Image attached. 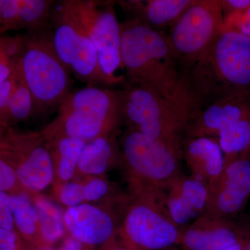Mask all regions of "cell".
<instances>
[{"instance_id":"6da1fadb","label":"cell","mask_w":250,"mask_h":250,"mask_svg":"<svg viewBox=\"0 0 250 250\" xmlns=\"http://www.w3.org/2000/svg\"><path fill=\"white\" fill-rule=\"evenodd\" d=\"M121 26L126 85L152 90L187 110L194 118L198 108L167 35L137 19Z\"/></svg>"},{"instance_id":"7a4b0ae2","label":"cell","mask_w":250,"mask_h":250,"mask_svg":"<svg viewBox=\"0 0 250 250\" xmlns=\"http://www.w3.org/2000/svg\"><path fill=\"white\" fill-rule=\"evenodd\" d=\"M184 71L199 111L206 103L250 93V38L223 29Z\"/></svg>"},{"instance_id":"3957f363","label":"cell","mask_w":250,"mask_h":250,"mask_svg":"<svg viewBox=\"0 0 250 250\" xmlns=\"http://www.w3.org/2000/svg\"><path fill=\"white\" fill-rule=\"evenodd\" d=\"M122 121L121 91L88 86L70 92L41 132L46 141L68 136L88 142L113 134Z\"/></svg>"},{"instance_id":"277c9868","label":"cell","mask_w":250,"mask_h":250,"mask_svg":"<svg viewBox=\"0 0 250 250\" xmlns=\"http://www.w3.org/2000/svg\"><path fill=\"white\" fill-rule=\"evenodd\" d=\"M182 147L126 130L121 143V165L131 195H159L164 188L182 175Z\"/></svg>"},{"instance_id":"5b68a950","label":"cell","mask_w":250,"mask_h":250,"mask_svg":"<svg viewBox=\"0 0 250 250\" xmlns=\"http://www.w3.org/2000/svg\"><path fill=\"white\" fill-rule=\"evenodd\" d=\"M122 118L128 129L152 141L182 147L190 112L139 85H126L122 90Z\"/></svg>"},{"instance_id":"8992f818","label":"cell","mask_w":250,"mask_h":250,"mask_svg":"<svg viewBox=\"0 0 250 250\" xmlns=\"http://www.w3.org/2000/svg\"><path fill=\"white\" fill-rule=\"evenodd\" d=\"M16 67L32 94L36 111L59 108L70 93V72L43 32L24 37Z\"/></svg>"},{"instance_id":"52a82bcc","label":"cell","mask_w":250,"mask_h":250,"mask_svg":"<svg viewBox=\"0 0 250 250\" xmlns=\"http://www.w3.org/2000/svg\"><path fill=\"white\" fill-rule=\"evenodd\" d=\"M49 25V41L70 73L88 86L113 84L100 69L96 50L72 0L62 1L57 9L52 8Z\"/></svg>"},{"instance_id":"ba28073f","label":"cell","mask_w":250,"mask_h":250,"mask_svg":"<svg viewBox=\"0 0 250 250\" xmlns=\"http://www.w3.org/2000/svg\"><path fill=\"white\" fill-rule=\"evenodd\" d=\"M120 229L137 250H164L180 243L182 230L167 215L159 195H131Z\"/></svg>"},{"instance_id":"9c48e42d","label":"cell","mask_w":250,"mask_h":250,"mask_svg":"<svg viewBox=\"0 0 250 250\" xmlns=\"http://www.w3.org/2000/svg\"><path fill=\"white\" fill-rule=\"evenodd\" d=\"M0 159L14 169L30 191L38 193L53 181L50 152L41 132L14 126L0 129Z\"/></svg>"},{"instance_id":"30bf717a","label":"cell","mask_w":250,"mask_h":250,"mask_svg":"<svg viewBox=\"0 0 250 250\" xmlns=\"http://www.w3.org/2000/svg\"><path fill=\"white\" fill-rule=\"evenodd\" d=\"M224 16L217 0H193L170 27L167 35L182 65H188L223 29Z\"/></svg>"},{"instance_id":"8fae6325","label":"cell","mask_w":250,"mask_h":250,"mask_svg":"<svg viewBox=\"0 0 250 250\" xmlns=\"http://www.w3.org/2000/svg\"><path fill=\"white\" fill-rule=\"evenodd\" d=\"M77 14L93 42L102 72L113 84L124 83L116 72L123 69L121 26L110 3L72 0Z\"/></svg>"},{"instance_id":"7c38bea8","label":"cell","mask_w":250,"mask_h":250,"mask_svg":"<svg viewBox=\"0 0 250 250\" xmlns=\"http://www.w3.org/2000/svg\"><path fill=\"white\" fill-rule=\"evenodd\" d=\"M205 215L231 219L244 208L250 197V149L225 157L223 172L208 187Z\"/></svg>"},{"instance_id":"4fadbf2b","label":"cell","mask_w":250,"mask_h":250,"mask_svg":"<svg viewBox=\"0 0 250 250\" xmlns=\"http://www.w3.org/2000/svg\"><path fill=\"white\" fill-rule=\"evenodd\" d=\"M126 197L121 194L103 205L83 204L67 207L62 214L67 234L89 246H102L120 228L118 217L122 218L123 213H116L115 207Z\"/></svg>"},{"instance_id":"5bb4252c","label":"cell","mask_w":250,"mask_h":250,"mask_svg":"<svg viewBox=\"0 0 250 250\" xmlns=\"http://www.w3.org/2000/svg\"><path fill=\"white\" fill-rule=\"evenodd\" d=\"M159 198L167 215L182 229L205 214L208 188L182 174L161 190Z\"/></svg>"},{"instance_id":"9a60e30c","label":"cell","mask_w":250,"mask_h":250,"mask_svg":"<svg viewBox=\"0 0 250 250\" xmlns=\"http://www.w3.org/2000/svg\"><path fill=\"white\" fill-rule=\"evenodd\" d=\"M250 116V93L235 94L217 100L200 110L186 129L185 139L216 138L224 127ZM184 139V140H185Z\"/></svg>"},{"instance_id":"2e32d148","label":"cell","mask_w":250,"mask_h":250,"mask_svg":"<svg viewBox=\"0 0 250 250\" xmlns=\"http://www.w3.org/2000/svg\"><path fill=\"white\" fill-rule=\"evenodd\" d=\"M243 238L241 226L231 219L204 214L182 229L179 245L184 250H223Z\"/></svg>"},{"instance_id":"e0dca14e","label":"cell","mask_w":250,"mask_h":250,"mask_svg":"<svg viewBox=\"0 0 250 250\" xmlns=\"http://www.w3.org/2000/svg\"><path fill=\"white\" fill-rule=\"evenodd\" d=\"M182 159L190 176L207 187L223 172L225 156L216 138L200 137L184 140Z\"/></svg>"},{"instance_id":"ac0fdd59","label":"cell","mask_w":250,"mask_h":250,"mask_svg":"<svg viewBox=\"0 0 250 250\" xmlns=\"http://www.w3.org/2000/svg\"><path fill=\"white\" fill-rule=\"evenodd\" d=\"M121 148L113 134L88 141L82 149L74 179L104 176L108 171L121 165Z\"/></svg>"},{"instance_id":"d6986e66","label":"cell","mask_w":250,"mask_h":250,"mask_svg":"<svg viewBox=\"0 0 250 250\" xmlns=\"http://www.w3.org/2000/svg\"><path fill=\"white\" fill-rule=\"evenodd\" d=\"M45 141L52 159L54 173L52 184L57 197L62 186L75 178L81 154L86 142L68 136Z\"/></svg>"},{"instance_id":"ffe728a7","label":"cell","mask_w":250,"mask_h":250,"mask_svg":"<svg viewBox=\"0 0 250 250\" xmlns=\"http://www.w3.org/2000/svg\"><path fill=\"white\" fill-rule=\"evenodd\" d=\"M193 0H147L129 1L125 3L139 20L154 29L171 27Z\"/></svg>"},{"instance_id":"44dd1931","label":"cell","mask_w":250,"mask_h":250,"mask_svg":"<svg viewBox=\"0 0 250 250\" xmlns=\"http://www.w3.org/2000/svg\"><path fill=\"white\" fill-rule=\"evenodd\" d=\"M9 200L14 229L18 234L36 250L49 248L42 236L39 216L30 197L10 195Z\"/></svg>"},{"instance_id":"7402d4cb","label":"cell","mask_w":250,"mask_h":250,"mask_svg":"<svg viewBox=\"0 0 250 250\" xmlns=\"http://www.w3.org/2000/svg\"><path fill=\"white\" fill-rule=\"evenodd\" d=\"M31 200L37 212L45 243L49 248H53L55 243L65 237L66 230L62 211L40 192L33 195Z\"/></svg>"},{"instance_id":"603a6c76","label":"cell","mask_w":250,"mask_h":250,"mask_svg":"<svg viewBox=\"0 0 250 250\" xmlns=\"http://www.w3.org/2000/svg\"><path fill=\"white\" fill-rule=\"evenodd\" d=\"M13 75L15 78V85L8 106L5 126H14L18 123L27 121L36 111L32 94L17 67H15Z\"/></svg>"},{"instance_id":"cb8c5ba5","label":"cell","mask_w":250,"mask_h":250,"mask_svg":"<svg viewBox=\"0 0 250 250\" xmlns=\"http://www.w3.org/2000/svg\"><path fill=\"white\" fill-rule=\"evenodd\" d=\"M217 139L225 157H235L250 149V116L227 125Z\"/></svg>"},{"instance_id":"d4e9b609","label":"cell","mask_w":250,"mask_h":250,"mask_svg":"<svg viewBox=\"0 0 250 250\" xmlns=\"http://www.w3.org/2000/svg\"><path fill=\"white\" fill-rule=\"evenodd\" d=\"M54 1L49 0H21L20 28L31 34L43 32L49 24Z\"/></svg>"},{"instance_id":"484cf974","label":"cell","mask_w":250,"mask_h":250,"mask_svg":"<svg viewBox=\"0 0 250 250\" xmlns=\"http://www.w3.org/2000/svg\"><path fill=\"white\" fill-rule=\"evenodd\" d=\"M0 192L9 195H27L31 197L34 192L24 187L18 179L14 169L0 159Z\"/></svg>"},{"instance_id":"4316f807","label":"cell","mask_w":250,"mask_h":250,"mask_svg":"<svg viewBox=\"0 0 250 250\" xmlns=\"http://www.w3.org/2000/svg\"><path fill=\"white\" fill-rule=\"evenodd\" d=\"M20 4L21 0H4L0 9V33L21 29Z\"/></svg>"},{"instance_id":"83f0119b","label":"cell","mask_w":250,"mask_h":250,"mask_svg":"<svg viewBox=\"0 0 250 250\" xmlns=\"http://www.w3.org/2000/svg\"><path fill=\"white\" fill-rule=\"evenodd\" d=\"M223 29L239 33L250 39V8L224 16Z\"/></svg>"},{"instance_id":"f1b7e54d","label":"cell","mask_w":250,"mask_h":250,"mask_svg":"<svg viewBox=\"0 0 250 250\" xmlns=\"http://www.w3.org/2000/svg\"><path fill=\"white\" fill-rule=\"evenodd\" d=\"M0 250H38L24 241L15 229L0 228Z\"/></svg>"},{"instance_id":"f546056e","label":"cell","mask_w":250,"mask_h":250,"mask_svg":"<svg viewBox=\"0 0 250 250\" xmlns=\"http://www.w3.org/2000/svg\"><path fill=\"white\" fill-rule=\"evenodd\" d=\"M14 85L15 78L13 73L8 80L0 84V129L6 125V113Z\"/></svg>"},{"instance_id":"4dcf8cb0","label":"cell","mask_w":250,"mask_h":250,"mask_svg":"<svg viewBox=\"0 0 250 250\" xmlns=\"http://www.w3.org/2000/svg\"><path fill=\"white\" fill-rule=\"evenodd\" d=\"M99 250H137L127 239L124 233L118 228L116 232L104 244Z\"/></svg>"},{"instance_id":"1f68e13d","label":"cell","mask_w":250,"mask_h":250,"mask_svg":"<svg viewBox=\"0 0 250 250\" xmlns=\"http://www.w3.org/2000/svg\"><path fill=\"white\" fill-rule=\"evenodd\" d=\"M9 194L0 192V228L14 229V218L10 208Z\"/></svg>"},{"instance_id":"d6a6232c","label":"cell","mask_w":250,"mask_h":250,"mask_svg":"<svg viewBox=\"0 0 250 250\" xmlns=\"http://www.w3.org/2000/svg\"><path fill=\"white\" fill-rule=\"evenodd\" d=\"M218 1L224 16L246 11L250 8V0H220Z\"/></svg>"},{"instance_id":"836d02e7","label":"cell","mask_w":250,"mask_h":250,"mask_svg":"<svg viewBox=\"0 0 250 250\" xmlns=\"http://www.w3.org/2000/svg\"><path fill=\"white\" fill-rule=\"evenodd\" d=\"M95 246L85 244L67 234L58 249L56 250H95Z\"/></svg>"},{"instance_id":"e575fe53","label":"cell","mask_w":250,"mask_h":250,"mask_svg":"<svg viewBox=\"0 0 250 250\" xmlns=\"http://www.w3.org/2000/svg\"><path fill=\"white\" fill-rule=\"evenodd\" d=\"M16 67L0 49V84L9 78Z\"/></svg>"},{"instance_id":"d590c367","label":"cell","mask_w":250,"mask_h":250,"mask_svg":"<svg viewBox=\"0 0 250 250\" xmlns=\"http://www.w3.org/2000/svg\"><path fill=\"white\" fill-rule=\"evenodd\" d=\"M243 238L246 242V250H250V225H241Z\"/></svg>"},{"instance_id":"8d00e7d4","label":"cell","mask_w":250,"mask_h":250,"mask_svg":"<svg viewBox=\"0 0 250 250\" xmlns=\"http://www.w3.org/2000/svg\"><path fill=\"white\" fill-rule=\"evenodd\" d=\"M223 250H246V242H245L244 238H243V240L240 241L239 243H236L232 246L229 247L228 248H225Z\"/></svg>"},{"instance_id":"74e56055","label":"cell","mask_w":250,"mask_h":250,"mask_svg":"<svg viewBox=\"0 0 250 250\" xmlns=\"http://www.w3.org/2000/svg\"><path fill=\"white\" fill-rule=\"evenodd\" d=\"M4 0H0V9H1V6L4 4Z\"/></svg>"},{"instance_id":"f35d334b","label":"cell","mask_w":250,"mask_h":250,"mask_svg":"<svg viewBox=\"0 0 250 250\" xmlns=\"http://www.w3.org/2000/svg\"><path fill=\"white\" fill-rule=\"evenodd\" d=\"M42 250H54L53 248H46V249H44Z\"/></svg>"},{"instance_id":"ab89813d","label":"cell","mask_w":250,"mask_h":250,"mask_svg":"<svg viewBox=\"0 0 250 250\" xmlns=\"http://www.w3.org/2000/svg\"><path fill=\"white\" fill-rule=\"evenodd\" d=\"M164 250H179L177 249H174L173 248H167V249Z\"/></svg>"}]
</instances>
